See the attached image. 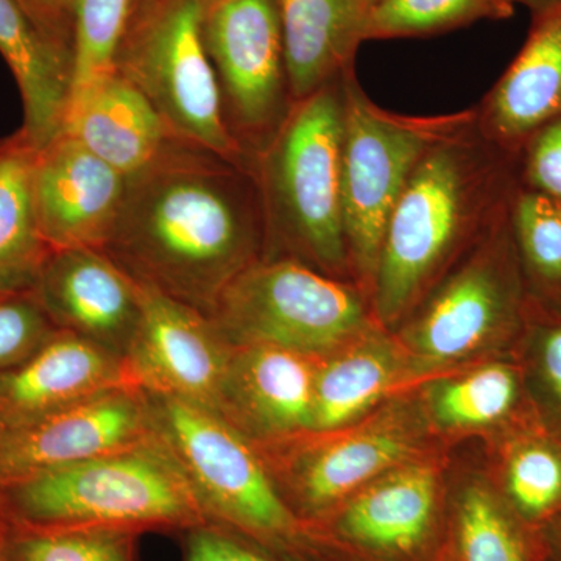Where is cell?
Segmentation results:
<instances>
[{
    "mask_svg": "<svg viewBox=\"0 0 561 561\" xmlns=\"http://www.w3.org/2000/svg\"><path fill=\"white\" fill-rule=\"evenodd\" d=\"M103 251L136 283L209 317L228 284L264 260L253 172L173 139L157 160L128 176Z\"/></svg>",
    "mask_w": 561,
    "mask_h": 561,
    "instance_id": "1",
    "label": "cell"
},
{
    "mask_svg": "<svg viewBox=\"0 0 561 561\" xmlns=\"http://www.w3.org/2000/svg\"><path fill=\"white\" fill-rule=\"evenodd\" d=\"M518 158L470 119L421 158L391 213L373 278V317L383 327L413 309L463 260L508 208Z\"/></svg>",
    "mask_w": 561,
    "mask_h": 561,
    "instance_id": "2",
    "label": "cell"
},
{
    "mask_svg": "<svg viewBox=\"0 0 561 561\" xmlns=\"http://www.w3.org/2000/svg\"><path fill=\"white\" fill-rule=\"evenodd\" d=\"M16 530L184 531L209 523L157 432L146 442L0 486Z\"/></svg>",
    "mask_w": 561,
    "mask_h": 561,
    "instance_id": "3",
    "label": "cell"
},
{
    "mask_svg": "<svg viewBox=\"0 0 561 561\" xmlns=\"http://www.w3.org/2000/svg\"><path fill=\"white\" fill-rule=\"evenodd\" d=\"M345 73L294 103L251 172L264 216V260L298 261L348 280L342 198Z\"/></svg>",
    "mask_w": 561,
    "mask_h": 561,
    "instance_id": "4",
    "label": "cell"
},
{
    "mask_svg": "<svg viewBox=\"0 0 561 561\" xmlns=\"http://www.w3.org/2000/svg\"><path fill=\"white\" fill-rule=\"evenodd\" d=\"M146 397L154 432L179 461L209 523L273 551L306 549L301 523L280 496L254 443L201 405Z\"/></svg>",
    "mask_w": 561,
    "mask_h": 561,
    "instance_id": "5",
    "label": "cell"
},
{
    "mask_svg": "<svg viewBox=\"0 0 561 561\" xmlns=\"http://www.w3.org/2000/svg\"><path fill=\"white\" fill-rule=\"evenodd\" d=\"M342 198L351 275L370 298L383 232L421 158L470 119L391 113L368 98L354 69L343 77Z\"/></svg>",
    "mask_w": 561,
    "mask_h": 561,
    "instance_id": "6",
    "label": "cell"
},
{
    "mask_svg": "<svg viewBox=\"0 0 561 561\" xmlns=\"http://www.w3.org/2000/svg\"><path fill=\"white\" fill-rule=\"evenodd\" d=\"M209 319L232 348L268 345L328 356L371 330L360 287L291 260H261L228 284Z\"/></svg>",
    "mask_w": 561,
    "mask_h": 561,
    "instance_id": "7",
    "label": "cell"
},
{
    "mask_svg": "<svg viewBox=\"0 0 561 561\" xmlns=\"http://www.w3.org/2000/svg\"><path fill=\"white\" fill-rule=\"evenodd\" d=\"M210 0H151L133 10L116 70L153 105L176 138L251 169L225 121L203 41Z\"/></svg>",
    "mask_w": 561,
    "mask_h": 561,
    "instance_id": "8",
    "label": "cell"
},
{
    "mask_svg": "<svg viewBox=\"0 0 561 561\" xmlns=\"http://www.w3.org/2000/svg\"><path fill=\"white\" fill-rule=\"evenodd\" d=\"M527 306L507 208L413 309L402 339L424 364H453L496 343L519 341Z\"/></svg>",
    "mask_w": 561,
    "mask_h": 561,
    "instance_id": "9",
    "label": "cell"
},
{
    "mask_svg": "<svg viewBox=\"0 0 561 561\" xmlns=\"http://www.w3.org/2000/svg\"><path fill=\"white\" fill-rule=\"evenodd\" d=\"M203 41L228 130L253 164L294 106L276 0H210Z\"/></svg>",
    "mask_w": 561,
    "mask_h": 561,
    "instance_id": "10",
    "label": "cell"
},
{
    "mask_svg": "<svg viewBox=\"0 0 561 561\" xmlns=\"http://www.w3.org/2000/svg\"><path fill=\"white\" fill-rule=\"evenodd\" d=\"M438 524L437 471L411 460L379 476L324 518L306 526V549L328 546L359 561H435L432 553Z\"/></svg>",
    "mask_w": 561,
    "mask_h": 561,
    "instance_id": "11",
    "label": "cell"
},
{
    "mask_svg": "<svg viewBox=\"0 0 561 561\" xmlns=\"http://www.w3.org/2000/svg\"><path fill=\"white\" fill-rule=\"evenodd\" d=\"M153 434L149 401L136 387L103 391L60 411L0 424V486L131 448Z\"/></svg>",
    "mask_w": 561,
    "mask_h": 561,
    "instance_id": "12",
    "label": "cell"
},
{
    "mask_svg": "<svg viewBox=\"0 0 561 561\" xmlns=\"http://www.w3.org/2000/svg\"><path fill=\"white\" fill-rule=\"evenodd\" d=\"M138 284L140 319L124 360L144 393L219 412L232 346L208 316Z\"/></svg>",
    "mask_w": 561,
    "mask_h": 561,
    "instance_id": "13",
    "label": "cell"
},
{
    "mask_svg": "<svg viewBox=\"0 0 561 561\" xmlns=\"http://www.w3.org/2000/svg\"><path fill=\"white\" fill-rule=\"evenodd\" d=\"M289 449L273 481L305 530L379 476L411 461L415 434L400 413L390 412Z\"/></svg>",
    "mask_w": 561,
    "mask_h": 561,
    "instance_id": "14",
    "label": "cell"
},
{
    "mask_svg": "<svg viewBox=\"0 0 561 561\" xmlns=\"http://www.w3.org/2000/svg\"><path fill=\"white\" fill-rule=\"evenodd\" d=\"M35 206L51 251L103 250L119 219L127 176L60 133L36 151Z\"/></svg>",
    "mask_w": 561,
    "mask_h": 561,
    "instance_id": "15",
    "label": "cell"
},
{
    "mask_svg": "<svg viewBox=\"0 0 561 561\" xmlns=\"http://www.w3.org/2000/svg\"><path fill=\"white\" fill-rule=\"evenodd\" d=\"M32 295L57 330L124 359L138 330L139 289L105 251H51Z\"/></svg>",
    "mask_w": 561,
    "mask_h": 561,
    "instance_id": "16",
    "label": "cell"
},
{
    "mask_svg": "<svg viewBox=\"0 0 561 561\" xmlns=\"http://www.w3.org/2000/svg\"><path fill=\"white\" fill-rule=\"evenodd\" d=\"M317 360L276 346L232 348L217 415L254 445L312 434Z\"/></svg>",
    "mask_w": 561,
    "mask_h": 561,
    "instance_id": "17",
    "label": "cell"
},
{
    "mask_svg": "<svg viewBox=\"0 0 561 561\" xmlns=\"http://www.w3.org/2000/svg\"><path fill=\"white\" fill-rule=\"evenodd\" d=\"M121 387H135L122 357L57 331L27 360L0 371V424L36 419Z\"/></svg>",
    "mask_w": 561,
    "mask_h": 561,
    "instance_id": "18",
    "label": "cell"
},
{
    "mask_svg": "<svg viewBox=\"0 0 561 561\" xmlns=\"http://www.w3.org/2000/svg\"><path fill=\"white\" fill-rule=\"evenodd\" d=\"M531 18L522 50L472 108L482 135L515 157L531 133L561 116V3Z\"/></svg>",
    "mask_w": 561,
    "mask_h": 561,
    "instance_id": "19",
    "label": "cell"
},
{
    "mask_svg": "<svg viewBox=\"0 0 561 561\" xmlns=\"http://www.w3.org/2000/svg\"><path fill=\"white\" fill-rule=\"evenodd\" d=\"M122 175L151 164L176 136L119 72L70 94L62 130Z\"/></svg>",
    "mask_w": 561,
    "mask_h": 561,
    "instance_id": "20",
    "label": "cell"
},
{
    "mask_svg": "<svg viewBox=\"0 0 561 561\" xmlns=\"http://www.w3.org/2000/svg\"><path fill=\"white\" fill-rule=\"evenodd\" d=\"M291 102L354 69L368 10L359 0H276Z\"/></svg>",
    "mask_w": 561,
    "mask_h": 561,
    "instance_id": "21",
    "label": "cell"
},
{
    "mask_svg": "<svg viewBox=\"0 0 561 561\" xmlns=\"http://www.w3.org/2000/svg\"><path fill=\"white\" fill-rule=\"evenodd\" d=\"M0 55L21 91L22 136L41 150L62 130L73 55L41 31L18 0H0Z\"/></svg>",
    "mask_w": 561,
    "mask_h": 561,
    "instance_id": "22",
    "label": "cell"
},
{
    "mask_svg": "<svg viewBox=\"0 0 561 561\" xmlns=\"http://www.w3.org/2000/svg\"><path fill=\"white\" fill-rule=\"evenodd\" d=\"M36 149L18 133L0 142V295L32 294L51 250L35 206Z\"/></svg>",
    "mask_w": 561,
    "mask_h": 561,
    "instance_id": "23",
    "label": "cell"
},
{
    "mask_svg": "<svg viewBox=\"0 0 561 561\" xmlns=\"http://www.w3.org/2000/svg\"><path fill=\"white\" fill-rule=\"evenodd\" d=\"M348 348L319 364L312 434L346 430L397 383L400 357L387 339L370 330Z\"/></svg>",
    "mask_w": 561,
    "mask_h": 561,
    "instance_id": "24",
    "label": "cell"
},
{
    "mask_svg": "<svg viewBox=\"0 0 561 561\" xmlns=\"http://www.w3.org/2000/svg\"><path fill=\"white\" fill-rule=\"evenodd\" d=\"M432 419L445 430H482L508 424L513 432L540 426L522 365L493 362L430 391Z\"/></svg>",
    "mask_w": 561,
    "mask_h": 561,
    "instance_id": "25",
    "label": "cell"
},
{
    "mask_svg": "<svg viewBox=\"0 0 561 561\" xmlns=\"http://www.w3.org/2000/svg\"><path fill=\"white\" fill-rule=\"evenodd\" d=\"M449 556L453 561H545L538 531L485 483L467 486L457 497Z\"/></svg>",
    "mask_w": 561,
    "mask_h": 561,
    "instance_id": "26",
    "label": "cell"
},
{
    "mask_svg": "<svg viewBox=\"0 0 561 561\" xmlns=\"http://www.w3.org/2000/svg\"><path fill=\"white\" fill-rule=\"evenodd\" d=\"M497 493L531 530L551 522L561 511V437L545 424L512 434Z\"/></svg>",
    "mask_w": 561,
    "mask_h": 561,
    "instance_id": "27",
    "label": "cell"
},
{
    "mask_svg": "<svg viewBox=\"0 0 561 561\" xmlns=\"http://www.w3.org/2000/svg\"><path fill=\"white\" fill-rule=\"evenodd\" d=\"M508 221L530 300L561 313V203L518 183Z\"/></svg>",
    "mask_w": 561,
    "mask_h": 561,
    "instance_id": "28",
    "label": "cell"
},
{
    "mask_svg": "<svg viewBox=\"0 0 561 561\" xmlns=\"http://www.w3.org/2000/svg\"><path fill=\"white\" fill-rule=\"evenodd\" d=\"M508 0H376L365 20V41L423 38L478 21L507 20Z\"/></svg>",
    "mask_w": 561,
    "mask_h": 561,
    "instance_id": "29",
    "label": "cell"
},
{
    "mask_svg": "<svg viewBox=\"0 0 561 561\" xmlns=\"http://www.w3.org/2000/svg\"><path fill=\"white\" fill-rule=\"evenodd\" d=\"M133 0H72L73 92L116 72V57L130 21ZM70 98V95H69Z\"/></svg>",
    "mask_w": 561,
    "mask_h": 561,
    "instance_id": "30",
    "label": "cell"
},
{
    "mask_svg": "<svg viewBox=\"0 0 561 561\" xmlns=\"http://www.w3.org/2000/svg\"><path fill=\"white\" fill-rule=\"evenodd\" d=\"M519 341L527 389L546 427L561 437V313L530 300Z\"/></svg>",
    "mask_w": 561,
    "mask_h": 561,
    "instance_id": "31",
    "label": "cell"
},
{
    "mask_svg": "<svg viewBox=\"0 0 561 561\" xmlns=\"http://www.w3.org/2000/svg\"><path fill=\"white\" fill-rule=\"evenodd\" d=\"M136 538L122 530H5L13 561H136Z\"/></svg>",
    "mask_w": 561,
    "mask_h": 561,
    "instance_id": "32",
    "label": "cell"
},
{
    "mask_svg": "<svg viewBox=\"0 0 561 561\" xmlns=\"http://www.w3.org/2000/svg\"><path fill=\"white\" fill-rule=\"evenodd\" d=\"M60 331L32 294L0 300V371L32 357L55 332Z\"/></svg>",
    "mask_w": 561,
    "mask_h": 561,
    "instance_id": "33",
    "label": "cell"
},
{
    "mask_svg": "<svg viewBox=\"0 0 561 561\" xmlns=\"http://www.w3.org/2000/svg\"><path fill=\"white\" fill-rule=\"evenodd\" d=\"M516 158L519 184L561 203V116L531 133Z\"/></svg>",
    "mask_w": 561,
    "mask_h": 561,
    "instance_id": "34",
    "label": "cell"
},
{
    "mask_svg": "<svg viewBox=\"0 0 561 561\" xmlns=\"http://www.w3.org/2000/svg\"><path fill=\"white\" fill-rule=\"evenodd\" d=\"M181 534L184 561H284L273 549L217 524H202Z\"/></svg>",
    "mask_w": 561,
    "mask_h": 561,
    "instance_id": "35",
    "label": "cell"
},
{
    "mask_svg": "<svg viewBox=\"0 0 561 561\" xmlns=\"http://www.w3.org/2000/svg\"><path fill=\"white\" fill-rule=\"evenodd\" d=\"M33 22L73 55L72 0H18Z\"/></svg>",
    "mask_w": 561,
    "mask_h": 561,
    "instance_id": "36",
    "label": "cell"
},
{
    "mask_svg": "<svg viewBox=\"0 0 561 561\" xmlns=\"http://www.w3.org/2000/svg\"><path fill=\"white\" fill-rule=\"evenodd\" d=\"M545 559L561 561V511L538 530Z\"/></svg>",
    "mask_w": 561,
    "mask_h": 561,
    "instance_id": "37",
    "label": "cell"
},
{
    "mask_svg": "<svg viewBox=\"0 0 561 561\" xmlns=\"http://www.w3.org/2000/svg\"><path fill=\"white\" fill-rule=\"evenodd\" d=\"M513 5H524L530 10L531 16L540 14L542 11L551 10L560 5L561 0H508Z\"/></svg>",
    "mask_w": 561,
    "mask_h": 561,
    "instance_id": "38",
    "label": "cell"
},
{
    "mask_svg": "<svg viewBox=\"0 0 561 561\" xmlns=\"http://www.w3.org/2000/svg\"><path fill=\"white\" fill-rule=\"evenodd\" d=\"M0 561H13L7 551L5 530H0Z\"/></svg>",
    "mask_w": 561,
    "mask_h": 561,
    "instance_id": "39",
    "label": "cell"
},
{
    "mask_svg": "<svg viewBox=\"0 0 561 561\" xmlns=\"http://www.w3.org/2000/svg\"><path fill=\"white\" fill-rule=\"evenodd\" d=\"M151 0H133L131 11L139 9V7L147 5V3H150Z\"/></svg>",
    "mask_w": 561,
    "mask_h": 561,
    "instance_id": "40",
    "label": "cell"
},
{
    "mask_svg": "<svg viewBox=\"0 0 561 561\" xmlns=\"http://www.w3.org/2000/svg\"><path fill=\"white\" fill-rule=\"evenodd\" d=\"M359 2L362 3V5L365 7V9L368 10L373 5V3L376 2V0H359Z\"/></svg>",
    "mask_w": 561,
    "mask_h": 561,
    "instance_id": "41",
    "label": "cell"
},
{
    "mask_svg": "<svg viewBox=\"0 0 561 561\" xmlns=\"http://www.w3.org/2000/svg\"><path fill=\"white\" fill-rule=\"evenodd\" d=\"M0 530H7L5 523H3L2 516H0Z\"/></svg>",
    "mask_w": 561,
    "mask_h": 561,
    "instance_id": "42",
    "label": "cell"
},
{
    "mask_svg": "<svg viewBox=\"0 0 561 561\" xmlns=\"http://www.w3.org/2000/svg\"><path fill=\"white\" fill-rule=\"evenodd\" d=\"M443 561H453V560H451V557L446 556L445 559H443Z\"/></svg>",
    "mask_w": 561,
    "mask_h": 561,
    "instance_id": "43",
    "label": "cell"
},
{
    "mask_svg": "<svg viewBox=\"0 0 561 561\" xmlns=\"http://www.w3.org/2000/svg\"><path fill=\"white\" fill-rule=\"evenodd\" d=\"M2 298H5V297H2V295H0V300H2Z\"/></svg>",
    "mask_w": 561,
    "mask_h": 561,
    "instance_id": "44",
    "label": "cell"
},
{
    "mask_svg": "<svg viewBox=\"0 0 561 561\" xmlns=\"http://www.w3.org/2000/svg\"><path fill=\"white\" fill-rule=\"evenodd\" d=\"M545 561H552V560L545 559Z\"/></svg>",
    "mask_w": 561,
    "mask_h": 561,
    "instance_id": "45",
    "label": "cell"
}]
</instances>
